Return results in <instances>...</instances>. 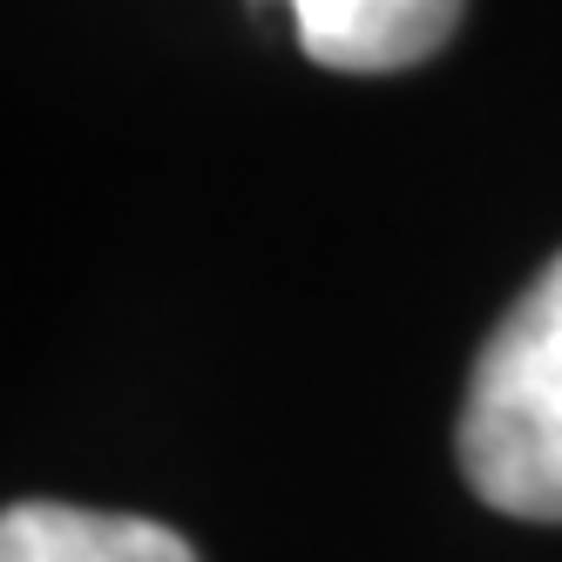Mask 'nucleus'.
<instances>
[{"mask_svg": "<svg viewBox=\"0 0 562 562\" xmlns=\"http://www.w3.org/2000/svg\"><path fill=\"white\" fill-rule=\"evenodd\" d=\"M454 448L488 508L562 521V258L481 346Z\"/></svg>", "mask_w": 562, "mask_h": 562, "instance_id": "1", "label": "nucleus"}, {"mask_svg": "<svg viewBox=\"0 0 562 562\" xmlns=\"http://www.w3.org/2000/svg\"><path fill=\"white\" fill-rule=\"evenodd\" d=\"M318 68L386 75L427 61L461 21V0H278Z\"/></svg>", "mask_w": 562, "mask_h": 562, "instance_id": "2", "label": "nucleus"}, {"mask_svg": "<svg viewBox=\"0 0 562 562\" xmlns=\"http://www.w3.org/2000/svg\"><path fill=\"white\" fill-rule=\"evenodd\" d=\"M0 562H196V555L177 529L143 521V515L14 502L0 515Z\"/></svg>", "mask_w": 562, "mask_h": 562, "instance_id": "3", "label": "nucleus"}]
</instances>
